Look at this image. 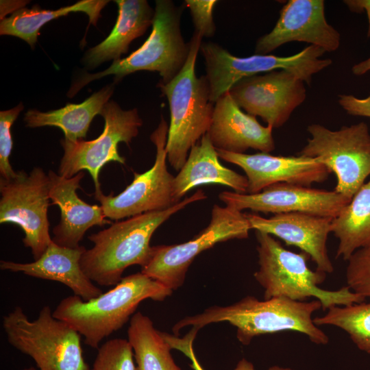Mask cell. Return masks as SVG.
Here are the masks:
<instances>
[{
    "label": "cell",
    "mask_w": 370,
    "mask_h": 370,
    "mask_svg": "<svg viewBox=\"0 0 370 370\" xmlns=\"http://www.w3.org/2000/svg\"><path fill=\"white\" fill-rule=\"evenodd\" d=\"M184 5L189 9L194 25V32L202 38H211L216 30L213 10L216 0H185Z\"/></svg>",
    "instance_id": "1f68e13d"
},
{
    "label": "cell",
    "mask_w": 370,
    "mask_h": 370,
    "mask_svg": "<svg viewBox=\"0 0 370 370\" xmlns=\"http://www.w3.org/2000/svg\"><path fill=\"white\" fill-rule=\"evenodd\" d=\"M320 308L317 299L301 301L277 297L259 300L248 295L233 304L211 306L184 317L173 327V332L177 335L186 326L199 330L210 323L226 321L236 328V337L244 345L256 336L288 330L302 333L315 344L326 345L328 336L312 319V314Z\"/></svg>",
    "instance_id": "7a4b0ae2"
},
{
    "label": "cell",
    "mask_w": 370,
    "mask_h": 370,
    "mask_svg": "<svg viewBox=\"0 0 370 370\" xmlns=\"http://www.w3.org/2000/svg\"><path fill=\"white\" fill-rule=\"evenodd\" d=\"M97 349L90 370H136L133 349L127 339L108 340Z\"/></svg>",
    "instance_id": "f1b7e54d"
},
{
    "label": "cell",
    "mask_w": 370,
    "mask_h": 370,
    "mask_svg": "<svg viewBox=\"0 0 370 370\" xmlns=\"http://www.w3.org/2000/svg\"><path fill=\"white\" fill-rule=\"evenodd\" d=\"M313 319L317 325H332L345 331L357 347L370 355V302L335 306Z\"/></svg>",
    "instance_id": "83f0119b"
},
{
    "label": "cell",
    "mask_w": 370,
    "mask_h": 370,
    "mask_svg": "<svg viewBox=\"0 0 370 370\" xmlns=\"http://www.w3.org/2000/svg\"><path fill=\"white\" fill-rule=\"evenodd\" d=\"M22 370H36L34 367H27V368H25Z\"/></svg>",
    "instance_id": "74e56055"
},
{
    "label": "cell",
    "mask_w": 370,
    "mask_h": 370,
    "mask_svg": "<svg viewBox=\"0 0 370 370\" xmlns=\"http://www.w3.org/2000/svg\"><path fill=\"white\" fill-rule=\"evenodd\" d=\"M347 262V286L365 298L370 297V247L356 251Z\"/></svg>",
    "instance_id": "f546056e"
},
{
    "label": "cell",
    "mask_w": 370,
    "mask_h": 370,
    "mask_svg": "<svg viewBox=\"0 0 370 370\" xmlns=\"http://www.w3.org/2000/svg\"><path fill=\"white\" fill-rule=\"evenodd\" d=\"M109 1L82 0L73 5L50 10L34 5L31 8H20L7 18L1 19L0 34L18 37L33 49L41 27L51 20L70 12H83L89 17V23L97 25L100 12Z\"/></svg>",
    "instance_id": "d4e9b609"
},
{
    "label": "cell",
    "mask_w": 370,
    "mask_h": 370,
    "mask_svg": "<svg viewBox=\"0 0 370 370\" xmlns=\"http://www.w3.org/2000/svg\"><path fill=\"white\" fill-rule=\"evenodd\" d=\"M118 16L107 38L89 49L83 58L88 69L106 61H116L126 53L130 43L142 36L152 25L155 10L146 0H116Z\"/></svg>",
    "instance_id": "603a6c76"
},
{
    "label": "cell",
    "mask_w": 370,
    "mask_h": 370,
    "mask_svg": "<svg viewBox=\"0 0 370 370\" xmlns=\"http://www.w3.org/2000/svg\"><path fill=\"white\" fill-rule=\"evenodd\" d=\"M173 291L139 272L123 278L105 293L88 301L77 295L60 301L53 317L69 324L84 338V343L98 349L101 342L121 329L147 299L162 301Z\"/></svg>",
    "instance_id": "3957f363"
},
{
    "label": "cell",
    "mask_w": 370,
    "mask_h": 370,
    "mask_svg": "<svg viewBox=\"0 0 370 370\" xmlns=\"http://www.w3.org/2000/svg\"><path fill=\"white\" fill-rule=\"evenodd\" d=\"M234 370H256L254 365L245 358H242L237 363ZM268 370H294L288 367H282L279 366H272Z\"/></svg>",
    "instance_id": "e575fe53"
},
{
    "label": "cell",
    "mask_w": 370,
    "mask_h": 370,
    "mask_svg": "<svg viewBox=\"0 0 370 370\" xmlns=\"http://www.w3.org/2000/svg\"><path fill=\"white\" fill-rule=\"evenodd\" d=\"M127 340L134 353L136 370H181L173 358L171 347L162 332L140 312L130 319Z\"/></svg>",
    "instance_id": "4316f807"
},
{
    "label": "cell",
    "mask_w": 370,
    "mask_h": 370,
    "mask_svg": "<svg viewBox=\"0 0 370 370\" xmlns=\"http://www.w3.org/2000/svg\"><path fill=\"white\" fill-rule=\"evenodd\" d=\"M339 105L349 114L370 117V95L360 99L350 95L338 96Z\"/></svg>",
    "instance_id": "d6a6232c"
},
{
    "label": "cell",
    "mask_w": 370,
    "mask_h": 370,
    "mask_svg": "<svg viewBox=\"0 0 370 370\" xmlns=\"http://www.w3.org/2000/svg\"><path fill=\"white\" fill-rule=\"evenodd\" d=\"M251 229L273 235L306 253L317 270L331 273L334 267L328 256L327 240L332 218L302 212L276 214L269 218L246 213Z\"/></svg>",
    "instance_id": "ac0fdd59"
},
{
    "label": "cell",
    "mask_w": 370,
    "mask_h": 370,
    "mask_svg": "<svg viewBox=\"0 0 370 370\" xmlns=\"http://www.w3.org/2000/svg\"><path fill=\"white\" fill-rule=\"evenodd\" d=\"M169 126L162 116L150 136L156 148L153 165L143 173L134 172V179L121 193L106 195L95 191L106 218L118 221L143 213L167 209L176 204L173 198V176L166 166V145Z\"/></svg>",
    "instance_id": "4fadbf2b"
},
{
    "label": "cell",
    "mask_w": 370,
    "mask_h": 370,
    "mask_svg": "<svg viewBox=\"0 0 370 370\" xmlns=\"http://www.w3.org/2000/svg\"><path fill=\"white\" fill-rule=\"evenodd\" d=\"M304 83L288 71L276 70L243 78L229 92L241 108L274 129L285 124L306 99Z\"/></svg>",
    "instance_id": "5bb4252c"
},
{
    "label": "cell",
    "mask_w": 370,
    "mask_h": 370,
    "mask_svg": "<svg viewBox=\"0 0 370 370\" xmlns=\"http://www.w3.org/2000/svg\"><path fill=\"white\" fill-rule=\"evenodd\" d=\"M331 232L338 240L336 258L347 261L356 251L370 247V180L332 219Z\"/></svg>",
    "instance_id": "484cf974"
},
{
    "label": "cell",
    "mask_w": 370,
    "mask_h": 370,
    "mask_svg": "<svg viewBox=\"0 0 370 370\" xmlns=\"http://www.w3.org/2000/svg\"><path fill=\"white\" fill-rule=\"evenodd\" d=\"M206 197L202 190H198L167 209L112 223L88 236L93 246L86 249L80 260L84 273L100 286L116 285L127 267L135 264L143 267L148 262L152 252L151 238L164 221L187 205Z\"/></svg>",
    "instance_id": "6da1fadb"
},
{
    "label": "cell",
    "mask_w": 370,
    "mask_h": 370,
    "mask_svg": "<svg viewBox=\"0 0 370 370\" xmlns=\"http://www.w3.org/2000/svg\"><path fill=\"white\" fill-rule=\"evenodd\" d=\"M113 92V85H108L79 104L68 103L62 108L48 112L29 110L24 115L25 125L32 128L55 126L62 130L66 140H83L92 119L100 114Z\"/></svg>",
    "instance_id": "cb8c5ba5"
},
{
    "label": "cell",
    "mask_w": 370,
    "mask_h": 370,
    "mask_svg": "<svg viewBox=\"0 0 370 370\" xmlns=\"http://www.w3.org/2000/svg\"><path fill=\"white\" fill-rule=\"evenodd\" d=\"M256 236L259 269L254 276L264 290V299L283 297L303 301L312 297L321 302L324 310L365 300L347 286L335 291L320 288L326 273L308 267V255L286 249L267 233L256 231Z\"/></svg>",
    "instance_id": "277c9868"
},
{
    "label": "cell",
    "mask_w": 370,
    "mask_h": 370,
    "mask_svg": "<svg viewBox=\"0 0 370 370\" xmlns=\"http://www.w3.org/2000/svg\"><path fill=\"white\" fill-rule=\"evenodd\" d=\"M219 198L239 211L282 214L302 212L334 219L352 199L335 190L328 191L299 185L278 183L255 194L224 191Z\"/></svg>",
    "instance_id": "9a60e30c"
},
{
    "label": "cell",
    "mask_w": 370,
    "mask_h": 370,
    "mask_svg": "<svg viewBox=\"0 0 370 370\" xmlns=\"http://www.w3.org/2000/svg\"><path fill=\"white\" fill-rule=\"evenodd\" d=\"M273 130L243 112L227 92L214 103L208 134L216 149L245 153L251 148L269 153L275 149Z\"/></svg>",
    "instance_id": "d6986e66"
},
{
    "label": "cell",
    "mask_w": 370,
    "mask_h": 370,
    "mask_svg": "<svg viewBox=\"0 0 370 370\" xmlns=\"http://www.w3.org/2000/svg\"><path fill=\"white\" fill-rule=\"evenodd\" d=\"M49 198L51 205H57L61 212L60 223L53 229V241L58 245L76 248L85 233L94 225L110 223L106 219L101 206L90 205L81 199L77 190L84 173L80 171L66 178L49 171Z\"/></svg>",
    "instance_id": "ffe728a7"
},
{
    "label": "cell",
    "mask_w": 370,
    "mask_h": 370,
    "mask_svg": "<svg viewBox=\"0 0 370 370\" xmlns=\"http://www.w3.org/2000/svg\"><path fill=\"white\" fill-rule=\"evenodd\" d=\"M352 72L356 75H362L370 71V58L359 62L352 67Z\"/></svg>",
    "instance_id": "d590c367"
},
{
    "label": "cell",
    "mask_w": 370,
    "mask_h": 370,
    "mask_svg": "<svg viewBox=\"0 0 370 370\" xmlns=\"http://www.w3.org/2000/svg\"><path fill=\"white\" fill-rule=\"evenodd\" d=\"M216 150L219 158L245 171L248 194L258 193L278 183L310 187L313 183L327 180L331 173L319 160L304 156H281L263 152L246 154Z\"/></svg>",
    "instance_id": "e0dca14e"
},
{
    "label": "cell",
    "mask_w": 370,
    "mask_h": 370,
    "mask_svg": "<svg viewBox=\"0 0 370 370\" xmlns=\"http://www.w3.org/2000/svg\"><path fill=\"white\" fill-rule=\"evenodd\" d=\"M100 114L105 124L103 132L96 139L60 140L64 153L58 171L60 175L71 178L82 170H87L93 180L95 190H101L99 174L106 164H125V158L119 153V143L123 142L129 146L143 125L137 108L124 110L114 101H108Z\"/></svg>",
    "instance_id": "7c38bea8"
},
{
    "label": "cell",
    "mask_w": 370,
    "mask_h": 370,
    "mask_svg": "<svg viewBox=\"0 0 370 370\" xmlns=\"http://www.w3.org/2000/svg\"><path fill=\"white\" fill-rule=\"evenodd\" d=\"M218 158L207 133L190 149L185 164L174 177L173 198L175 204L190 190L204 184L226 186L236 193H247V177L223 166Z\"/></svg>",
    "instance_id": "7402d4cb"
},
{
    "label": "cell",
    "mask_w": 370,
    "mask_h": 370,
    "mask_svg": "<svg viewBox=\"0 0 370 370\" xmlns=\"http://www.w3.org/2000/svg\"><path fill=\"white\" fill-rule=\"evenodd\" d=\"M202 37L193 33L186 62L181 71L169 83L158 84L169 102L170 124L166 150L171 166L180 171L188 151L208 133L214 104L210 99V90L205 75H196L195 64Z\"/></svg>",
    "instance_id": "5b68a950"
},
{
    "label": "cell",
    "mask_w": 370,
    "mask_h": 370,
    "mask_svg": "<svg viewBox=\"0 0 370 370\" xmlns=\"http://www.w3.org/2000/svg\"><path fill=\"white\" fill-rule=\"evenodd\" d=\"M189 358L192 362V364L190 365V367L194 370H204L202 368V367L201 366V365L199 363V362H198V360H197V358L195 356V354L194 352L191 354Z\"/></svg>",
    "instance_id": "8d00e7d4"
},
{
    "label": "cell",
    "mask_w": 370,
    "mask_h": 370,
    "mask_svg": "<svg viewBox=\"0 0 370 370\" xmlns=\"http://www.w3.org/2000/svg\"><path fill=\"white\" fill-rule=\"evenodd\" d=\"M199 50L205 61L210 99L214 104L243 78L279 69L288 71L310 84L314 74L332 63L330 59H321L325 51L314 45L286 57L271 54L237 57L212 42H202Z\"/></svg>",
    "instance_id": "ba28073f"
},
{
    "label": "cell",
    "mask_w": 370,
    "mask_h": 370,
    "mask_svg": "<svg viewBox=\"0 0 370 370\" xmlns=\"http://www.w3.org/2000/svg\"><path fill=\"white\" fill-rule=\"evenodd\" d=\"M86 249L81 245L71 248L58 245L53 241L42 255L34 262L21 263L1 260L0 269L59 282L69 287L75 295L88 301L103 293L82 269L80 260Z\"/></svg>",
    "instance_id": "44dd1931"
},
{
    "label": "cell",
    "mask_w": 370,
    "mask_h": 370,
    "mask_svg": "<svg viewBox=\"0 0 370 370\" xmlns=\"http://www.w3.org/2000/svg\"><path fill=\"white\" fill-rule=\"evenodd\" d=\"M351 11L360 12H367L369 21L368 36L370 37V0H346L343 1Z\"/></svg>",
    "instance_id": "836d02e7"
},
{
    "label": "cell",
    "mask_w": 370,
    "mask_h": 370,
    "mask_svg": "<svg viewBox=\"0 0 370 370\" xmlns=\"http://www.w3.org/2000/svg\"><path fill=\"white\" fill-rule=\"evenodd\" d=\"M23 108L20 103L14 108L0 112V175L4 180L16 175L9 160L13 147L10 129Z\"/></svg>",
    "instance_id": "4dcf8cb0"
},
{
    "label": "cell",
    "mask_w": 370,
    "mask_h": 370,
    "mask_svg": "<svg viewBox=\"0 0 370 370\" xmlns=\"http://www.w3.org/2000/svg\"><path fill=\"white\" fill-rule=\"evenodd\" d=\"M251 229L246 213L228 206L214 205L206 228L184 243L153 246L151 258L140 272L171 291L177 290L199 254L220 242L247 238Z\"/></svg>",
    "instance_id": "30bf717a"
},
{
    "label": "cell",
    "mask_w": 370,
    "mask_h": 370,
    "mask_svg": "<svg viewBox=\"0 0 370 370\" xmlns=\"http://www.w3.org/2000/svg\"><path fill=\"white\" fill-rule=\"evenodd\" d=\"M293 41L310 43L325 52L338 49L341 36L326 21L324 1H288L273 29L258 39L255 54L267 55Z\"/></svg>",
    "instance_id": "2e32d148"
},
{
    "label": "cell",
    "mask_w": 370,
    "mask_h": 370,
    "mask_svg": "<svg viewBox=\"0 0 370 370\" xmlns=\"http://www.w3.org/2000/svg\"><path fill=\"white\" fill-rule=\"evenodd\" d=\"M8 343L30 356L38 370H90L81 335L67 323L56 319L49 306L31 321L20 306L3 317Z\"/></svg>",
    "instance_id": "52a82bcc"
},
{
    "label": "cell",
    "mask_w": 370,
    "mask_h": 370,
    "mask_svg": "<svg viewBox=\"0 0 370 370\" xmlns=\"http://www.w3.org/2000/svg\"><path fill=\"white\" fill-rule=\"evenodd\" d=\"M155 4L152 30L145 42L127 57L113 61L107 69L82 75L71 85L69 97L88 83L107 75H114V82H118L137 71H156L161 77L158 84H165L181 71L190 49V41H184L181 32L183 6L178 7L171 0H157Z\"/></svg>",
    "instance_id": "8992f818"
},
{
    "label": "cell",
    "mask_w": 370,
    "mask_h": 370,
    "mask_svg": "<svg viewBox=\"0 0 370 370\" xmlns=\"http://www.w3.org/2000/svg\"><path fill=\"white\" fill-rule=\"evenodd\" d=\"M311 137L298 155L319 160L336 177L335 191L352 199L370 175V133L360 122L332 131L319 124L307 128Z\"/></svg>",
    "instance_id": "9c48e42d"
},
{
    "label": "cell",
    "mask_w": 370,
    "mask_h": 370,
    "mask_svg": "<svg viewBox=\"0 0 370 370\" xmlns=\"http://www.w3.org/2000/svg\"><path fill=\"white\" fill-rule=\"evenodd\" d=\"M50 180L41 167L22 170L10 179H0V223L18 225L23 243L38 259L53 242L49 234L48 208Z\"/></svg>",
    "instance_id": "8fae6325"
}]
</instances>
